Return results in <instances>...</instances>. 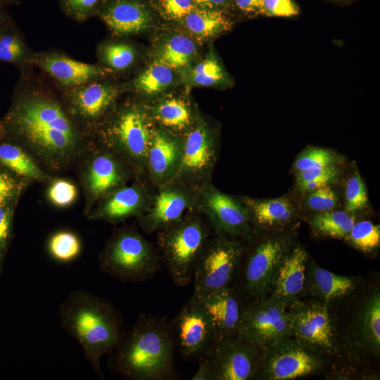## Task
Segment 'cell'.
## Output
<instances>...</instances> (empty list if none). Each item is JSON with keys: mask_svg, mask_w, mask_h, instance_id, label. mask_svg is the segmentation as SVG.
<instances>
[{"mask_svg": "<svg viewBox=\"0 0 380 380\" xmlns=\"http://www.w3.org/2000/svg\"><path fill=\"white\" fill-rule=\"evenodd\" d=\"M30 74L20 73L11 107L0 120V139L20 146L49 170H63L81 156L88 137L72 122L61 100L30 83Z\"/></svg>", "mask_w": 380, "mask_h": 380, "instance_id": "1", "label": "cell"}, {"mask_svg": "<svg viewBox=\"0 0 380 380\" xmlns=\"http://www.w3.org/2000/svg\"><path fill=\"white\" fill-rule=\"evenodd\" d=\"M175 346L165 318L141 313L109 354L110 370L132 380H167L175 376Z\"/></svg>", "mask_w": 380, "mask_h": 380, "instance_id": "2", "label": "cell"}, {"mask_svg": "<svg viewBox=\"0 0 380 380\" xmlns=\"http://www.w3.org/2000/svg\"><path fill=\"white\" fill-rule=\"evenodd\" d=\"M59 319L63 330L80 345L92 369L103 379L101 359L113 350L124 333L117 310L103 298L75 290L61 303Z\"/></svg>", "mask_w": 380, "mask_h": 380, "instance_id": "3", "label": "cell"}, {"mask_svg": "<svg viewBox=\"0 0 380 380\" xmlns=\"http://www.w3.org/2000/svg\"><path fill=\"white\" fill-rule=\"evenodd\" d=\"M155 128L146 103L127 102L115 106L96 136L98 144L123 160L135 178H145L146 159Z\"/></svg>", "mask_w": 380, "mask_h": 380, "instance_id": "4", "label": "cell"}, {"mask_svg": "<svg viewBox=\"0 0 380 380\" xmlns=\"http://www.w3.org/2000/svg\"><path fill=\"white\" fill-rule=\"evenodd\" d=\"M156 234V248L171 279L179 286L187 285L192 281L196 262L213 234L204 217L197 210H191Z\"/></svg>", "mask_w": 380, "mask_h": 380, "instance_id": "5", "label": "cell"}, {"mask_svg": "<svg viewBox=\"0 0 380 380\" xmlns=\"http://www.w3.org/2000/svg\"><path fill=\"white\" fill-rule=\"evenodd\" d=\"M101 270L127 282L153 278L162 265L158 249L135 228L116 229L99 255Z\"/></svg>", "mask_w": 380, "mask_h": 380, "instance_id": "6", "label": "cell"}, {"mask_svg": "<svg viewBox=\"0 0 380 380\" xmlns=\"http://www.w3.org/2000/svg\"><path fill=\"white\" fill-rule=\"evenodd\" d=\"M242 239L212 234L195 265L194 293L201 295L230 286L243 258Z\"/></svg>", "mask_w": 380, "mask_h": 380, "instance_id": "7", "label": "cell"}, {"mask_svg": "<svg viewBox=\"0 0 380 380\" xmlns=\"http://www.w3.org/2000/svg\"><path fill=\"white\" fill-rule=\"evenodd\" d=\"M63 106L78 129L87 137L96 135L116 106L120 87L103 80L61 89Z\"/></svg>", "mask_w": 380, "mask_h": 380, "instance_id": "8", "label": "cell"}, {"mask_svg": "<svg viewBox=\"0 0 380 380\" xmlns=\"http://www.w3.org/2000/svg\"><path fill=\"white\" fill-rule=\"evenodd\" d=\"M196 210L200 212L213 234L250 241L253 236L248 210L240 199L219 190L212 182L194 188Z\"/></svg>", "mask_w": 380, "mask_h": 380, "instance_id": "9", "label": "cell"}, {"mask_svg": "<svg viewBox=\"0 0 380 380\" xmlns=\"http://www.w3.org/2000/svg\"><path fill=\"white\" fill-rule=\"evenodd\" d=\"M182 141L180 165L173 181L192 188L212 182L220 153L217 132L201 118Z\"/></svg>", "mask_w": 380, "mask_h": 380, "instance_id": "10", "label": "cell"}, {"mask_svg": "<svg viewBox=\"0 0 380 380\" xmlns=\"http://www.w3.org/2000/svg\"><path fill=\"white\" fill-rule=\"evenodd\" d=\"M237 334L261 350L292 337L288 307L271 297L255 300L243 308Z\"/></svg>", "mask_w": 380, "mask_h": 380, "instance_id": "11", "label": "cell"}, {"mask_svg": "<svg viewBox=\"0 0 380 380\" xmlns=\"http://www.w3.org/2000/svg\"><path fill=\"white\" fill-rule=\"evenodd\" d=\"M315 352L290 337L261 350L254 379L286 380L315 374L322 367Z\"/></svg>", "mask_w": 380, "mask_h": 380, "instance_id": "12", "label": "cell"}, {"mask_svg": "<svg viewBox=\"0 0 380 380\" xmlns=\"http://www.w3.org/2000/svg\"><path fill=\"white\" fill-rule=\"evenodd\" d=\"M261 350L239 335L215 342L201 356L211 380L254 379Z\"/></svg>", "mask_w": 380, "mask_h": 380, "instance_id": "13", "label": "cell"}, {"mask_svg": "<svg viewBox=\"0 0 380 380\" xmlns=\"http://www.w3.org/2000/svg\"><path fill=\"white\" fill-rule=\"evenodd\" d=\"M293 248L288 234L268 236L249 252L244 264L243 289L255 300L264 298L270 290L277 272Z\"/></svg>", "mask_w": 380, "mask_h": 380, "instance_id": "14", "label": "cell"}, {"mask_svg": "<svg viewBox=\"0 0 380 380\" xmlns=\"http://www.w3.org/2000/svg\"><path fill=\"white\" fill-rule=\"evenodd\" d=\"M170 326L175 346L184 359H198L215 343L210 319L193 295Z\"/></svg>", "mask_w": 380, "mask_h": 380, "instance_id": "15", "label": "cell"}, {"mask_svg": "<svg viewBox=\"0 0 380 380\" xmlns=\"http://www.w3.org/2000/svg\"><path fill=\"white\" fill-rule=\"evenodd\" d=\"M196 204L192 187L174 181L155 187L147 210L137 217L139 225L146 234L158 233L196 210Z\"/></svg>", "mask_w": 380, "mask_h": 380, "instance_id": "16", "label": "cell"}, {"mask_svg": "<svg viewBox=\"0 0 380 380\" xmlns=\"http://www.w3.org/2000/svg\"><path fill=\"white\" fill-rule=\"evenodd\" d=\"M290 306L292 337L318 353L333 352L335 338L327 305L297 300Z\"/></svg>", "mask_w": 380, "mask_h": 380, "instance_id": "17", "label": "cell"}, {"mask_svg": "<svg viewBox=\"0 0 380 380\" xmlns=\"http://www.w3.org/2000/svg\"><path fill=\"white\" fill-rule=\"evenodd\" d=\"M135 176L129 167L113 152L98 144L83 174V184L90 203L99 201Z\"/></svg>", "mask_w": 380, "mask_h": 380, "instance_id": "18", "label": "cell"}, {"mask_svg": "<svg viewBox=\"0 0 380 380\" xmlns=\"http://www.w3.org/2000/svg\"><path fill=\"white\" fill-rule=\"evenodd\" d=\"M155 187L145 178H135L130 185H123L98 201L89 213V219L118 224L141 216L148 208Z\"/></svg>", "mask_w": 380, "mask_h": 380, "instance_id": "19", "label": "cell"}, {"mask_svg": "<svg viewBox=\"0 0 380 380\" xmlns=\"http://www.w3.org/2000/svg\"><path fill=\"white\" fill-rule=\"evenodd\" d=\"M31 66L44 72L61 89L101 80L113 72L99 64L78 61L53 50L35 52Z\"/></svg>", "mask_w": 380, "mask_h": 380, "instance_id": "20", "label": "cell"}, {"mask_svg": "<svg viewBox=\"0 0 380 380\" xmlns=\"http://www.w3.org/2000/svg\"><path fill=\"white\" fill-rule=\"evenodd\" d=\"M182 153V137L156 127L146 159L145 178L154 187L172 182Z\"/></svg>", "mask_w": 380, "mask_h": 380, "instance_id": "21", "label": "cell"}, {"mask_svg": "<svg viewBox=\"0 0 380 380\" xmlns=\"http://www.w3.org/2000/svg\"><path fill=\"white\" fill-rule=\"evenodd\" d=\"M96 15L118 37L143 32L153 24V13L141 0H106Z\"/></svg>", "mask_w": 380, "mask_h": 380, "instance_id": "22", "label": "cell"}, {"mask_svg": "<svg viewBox=\"0 0 380 380\" xmlns=\"http://www.w3.org/2000/svg\"><path fill=\"white\" fill-rule=\"evenodd\" d=\"M193 296L200 301L210 319L215 342L237 335L243 308L235 289L228 286Z\"/></svg>", "mask_w": 380, "mask_h": 380, "instance_id": "23", "label": "cell"}, {"mask_svg": "<svg viewBox=\"0 0 380 380\" xmlns=\"http://www.w3.org/2000/svg\"><path fill=\"white\" fill-rule=\"evenodd\" d=\"M306 264L305 251L300 246L292 248L277 272L270 297L287 307L298 300L305 287Z\"/></svg>", "mask_w": 380, "mask_h": 380, "instance_id": "24", "label": "cell"}, {"mask_svg": "<svg viewBox=\"0 0 380 380\" xmlns=\"http://www.w3.org/2000/svg\"><path fill=\"white\" fill-rule=\"evenodd\" d=\"M146 105L156 127L180 137L201 118L191 104L181 97H165L151 105Z\"/></svg>", "mask_w": 380, "mask_h": 380, "instance_id": "25", "label": "cell"}, {"mask_svg": "<svg viewBox=\"0 0 380 380\" xmlns=\"http://www.w3.org/2000/svg\"><path fill=\"white\" fill-rule=\"evenodd\" d=\"M239 198L248 210L253 229L281 228L293 222L297 215L295 205L286 196L270 199Z\"/></svg>", "mask_w": 380, "mask_h": 380, "instance_id": "26", "label": "cell"}, {"mask_svg": "<svg viewBox=\"0 0 380 380\" xmlns=\"http://www.w3.org/2000/svg\"><path fill=\"white\" fill-rule=\"evenodd\" d=\"M0 165L25 180L44 182L49 178L20 146L4 139H0Z\"/></svg>", "mask_w": 380, "mask_h": 380, "instance_id": "27", "label": "cell"}, {"mask_svg": "<svg viewBox=\"0 0 380 380\" xmlns=\"http://www.w3.org/2000/svg\"><path fill=\"white\" fill-rule=\"evenodd\" d=\"M34 53L14 20L0 34V62L13 64L20 73L30 70Z\"/></svg>", "mask_w": 380, "mask_h": 380, "instance_id": "28", "label": "cell"}, {"mask_svg": "<svg viewBox=\"0 0 380 380\" xmlns=\"http://www.w3.org/2000/svg\"><path fill=\"white\" fill-rule=\"evenodd\" d=\"M185 27L199 38H208L230 30L232 23L222 10L196 7L182 20Z\"/></svg>", "mask_w": 380, "mask_h": 380, "instance_id": "29", "label": "cell"}, {"mask_svg": "<svg viewBox=\"0 0 380 380\" xmlns=\"http://www.w3.org/2000/svg\"><path fill=\"white\" fill-rule=\"evenodd\" d=\"M170 67L156 58L133 80L134 90L144 96H156L167 89L174 80Z\"/></svg>", "mask_w": 380, "mask_h": 380, "instance_id": "30", "label": "cell"}, {"mask_svg": "<svg viewBox=\"0 0 380 380\" xmlns=\"http://www.w3.org/2000/svg\"><path fill=\"white\" fill-rule=\"evenodd\" d=\"M312 285L315 293L322 298L326 305L331 300L349 293L355 288L353 279L319 267L312 269Z\"/></svg>", "mask_w": 380, "mask_h": 380, "instance_id": "31", "label": "cell"}, {"mask_svg": "<svg viewBox=\"0 0 380 380\" xmlns=\"http://www.w3.org/2000/svg\"><path fill=\"white\" fill-rule=\"evenodd\" d=\"M355 223L353 214L335 209L315 213L310 219V227L317 234L336 239H345Z\"/></svg>", "mask_w": 380, "mask_h": 380, "instance_id": "32", "label": "cell"}, {"mask_svg": "<svg viewBox=\"0 0 380 380\" xmlns=\"http://www.w3.org/2000/svg\"><path fill=\"white\" fill-rule=\"evenodd\" d=\"M96 56L100 65L113 71H124L136 61L137 51L130 43L109 41L99 44Z\"/></svg>", "mask_w": 380, "mask_h": 380, "instance_id": "33", "label": "cell"}, {"mask_svg": "<svg viewBox=\"0 0 380 380\" xmlns=\"http://www.w3.org/2000/svg\"><path fill=\"white\" fill-rule=\"evenodd\" d=\"M196 54V46L192 39L182 35L173 34L160 45L158 58L172 69L187 66Z\"/></svg>", "mask_w": 380, "mask_h": 380, "instance_id": "34", "label": "cell"}, {"mask_svg": "<svg viewBox=\"0 0 380 380\" xmlns=\"http://www.w3.org/2000/svg\"><path fill=\"white\" fill-rule=\"evenodd\" d=\"M360 333L367 347L379 353L380 349V294H372L364 305L360 317Z\"/></svg>", "mask_w": 380, "mask_h": 380, "instance_id": "35", "label": "cell"}, {"mask_svg": "<svg viewBox=\"0 0 380 380\" xmlns=\"http://www.w3.org/2000/svg\"><path fill=\"white\" fill-rule=\"evenodd\" d=\"M345 239L364 253L372 252L380 246V227L369 220L355 222Z\"/></svg>", "mask_w": 380, "mask_h": 380, "instance_id": "36", "label": "cell"}, {"mask_svg": "<svg viewBox=\"0 0 380 380\" xmlns=\"http://www.w3.org/2000/svg\"><path fill=\"white\" fill-rule=\"evenodd\" d=\"M341 175L338 165L322 167L296 174V185L300 191L306 194L327 184L336 182Z\"/></svg>", "mask_w": 380, "mask_h": 380, "instance_id": "37", "label": "cell"}, {"mask_svg": "<svg viewBox=\"0 0 380 380\" xmlns=\"http://www.w3.org/2000/svg\"><path fill=\"white\" fill-rule=\"evenodd\" d=\"M339 163V157L328 148L311 147L301 152L293 164L295 174Z\"/></svg>", "mask_w": 380, "mask_h": 380, "instance_id": "38", "label": "cell"}, {"mask_svg": "<svg viewBox=\"0 0 380 380\" xmlns=\"http://www.w3.org/2000/svg\"><path fill=\"white\" fill-rule=\"evenodd\" d=\"M191 82L197 86H213L222 82L224 72L213 52L198 63L191 71Z\"/></svg>", "mask_w": 380, "mask_h": 380, "instance_id": "39", "label": "cell"}, {"mask_svg": "<svg viewBox=\"0 0 380 380\" xmlns=\"http://www.w3.org/2000/svg\"><path fill=\"white\" fill-rule=\"evenodd\" d=\"M48 246L52 257L61 262L75 259L81 251V243L77 236L68 231L54 234L50 238Z\"/></svg>", "mask_w": 380, "mask_h": 380, "instance_id": "40", "label": "cell"}, {"mask_svg": "<svg viewBox=\"0 0 380 380\" xmlns=\"http://www.w3.org/2000/svg\"><path fill=\"white\" fill-rule=\"evenodd\" d=\"M369 203L365 184L355 169L348 178L345 186V211L354 214L367 207Z\"/></svg>", "mask_w": 380, "mask_h": 380, "instance_id": "41", "label": "cell"}, {"mask_svg": "<svg viewBox=\"0 0 380 380\" xmlns=\"http://www.w3.org/2000/svg\"><path fill=\"white\" fill-rule=\"evenodd\" d=\"M106 0H58L62 12L72 20L82 23L96 15Z\"/></svg>", "mask_w": 380, "mask_h": 380, "instance_id": "42", "label": "cell"}, {"mask_svg": "<svg viewBox=\"0 0 380 380\" xmlns=\"http://www.w3.org/2000/svg\"><path fill=\"white\" fill-rule=\"evenodd\" d=\"M338 203V196L330 184L322 186L306 193V208L315 213L334 210Z\"/></svg>", "mask_w": 380, "mask_h": 380, "instance_id": "43", "label": "cell"}, {"mask_svg": "<svg viewBox=\"0 0 380 380\" xmlns=\"http://www.w3.org/2000/svg\"><path fill=\"white\" fill-rule=\"evenodd\" d=\"M49 201L58 207L71 205L77 198L76 186L70 181L63 179L53 180L48 189Z\"/></svg>", "mask_w": 380, "mask_h": 380, "instance_id": "44", "label": "cell"}, {"mask_svg": "<svg viewBox=\"0 0 380 380\" xmlns=\"http://www.w3.org/2000/svg\"><path fill=\"white\" fill-rule=\"evenodd\" d=\"M19 176L8 169L0 167V205L14 201L23 188V182Z\"/></svg>", "mask_w": 380, "mask_h": 380, "instance_id": "45", "label": "cell"}, {"mask_svg": "<svg viewBox=\"0 0 380 380\" xmlns=\"http://www.w3.org/2000/svg\"><path fill=\"white\" fill-rule=\"evenodd\" d=\"M299 8L293 0H262L259 14L269 17L290 18L297 15Z\"/></svg>", "mask_w": 380, "mask_h": 380, "instance_id": "46", "label": "cell"}, {"mask_svg": "<svg viewBox=\"0 0 380 380\" xmlns=\"http://www.w3.org/2000/svg\"><path fill=\"white\" fill-rule=\"evenodd\" d=\"M163 13L172 20H182L196 8L192 0H158Z\"/></svg>", "mask_w": 380, "mask_h": 380, "instance_id": "47", "label": "cell"}, {"mask_svg": "<svg viewBox=\"0 0 380 380\" xmlns=\"http://www.w3.org/2000/svg\"><path fill=\"white\" fill-rule=\"evenodd\" d=\"M13 215L12 203L0 205V253L1 254L6 248L11 236Z\"/></svg>", "mask_w": 380, "mask_h": 380, "instance_id": "48", "label": "cell"}, {"mask_svg": "<svg viewBox=\"0 0 380 380\" xmlns=\"http://www.w3.org/2000/svg\"><path fill=\"white\" fill-rule=\"evenodd\" d=\"M236 8L246 13L259 14L262 0H234Z\"/></svg>", "mask_w": 380, "mask_h": 380, "instance_id": "49", "label": "cell"}, {"mask_svg": "<svg viewBox=\"0 0 380 380\" xmlns=\"http://www.w3.org/2000/svg\"><path fill=\"white\" fill-rule=\"evenodd\" d=\"M194 4L198 8L221 10L224 7L228 0H192Z\"/></svg>", "mask_w": 380, "mask_h": 380, "instance_id": "50", "label": "cell"}, {"mask_svg": "<svg viewBox=\"0 0 380 380\" xmlns=\"http://www.w3.org/2000/svg\"><path fill=\"white\" fill-rule=\"evenodd\" d=\"M8 7V6L0 2V34L14 20Z\"/></svg>", "mask_w": 380, "mask_h": 380, "instance_id": "51", "label": "cell"}, {"mask_svg": "<svg viewBox=\"0 0 380 380\" xmlns=\"http://www.w3.org/2000/svg\"><path fill=\"white\" fill-rule=\"evenodd\" d=\"M1 3H3L7 6H18L21 3V0H0Z\"/></svg>", "mask_w": 380, "mask_h": 380, "instance_id": "52", "label": "cell"}, {"mask_svg": "<svg viewBox=\"0 0 380 380\" xmlns=\"http://www.w3.org/2000/svg\"><path fill=\"white\" fill-rule=\"evenodd\" d=\"M2 255H3V254L0 253V265H1V260H2Z\"/></svg>", "mask_w": 380, "mask_h": 380, "instance_id": "53", "label": "cell"}]
</instances>
